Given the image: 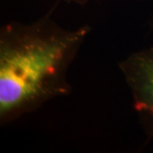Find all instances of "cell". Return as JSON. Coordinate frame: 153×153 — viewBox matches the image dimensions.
Masks as SVG:
<instances>
[{
	"mask_svg": "<svg viewBox=\"0 0 153 153\" xmlns=\"http://www.w3.org/2000/svg\"><path fill=\"white\" fill-rule=\"evenodd\" d=\"M92 27L66 29L52 11L30 23L0 28V125L12 123L70 94L68 71Z\"/></svg>",
	"mask_w": 153,
	"mask_h": 153,
	"instance_id": "1",
	"label": "cell"
},
{
	"mask_svg": "<svg viewBox=\"0 0 153 153\" xmlns=\"http://www.w3.org/2000/svg\"><path fill=\"white\" fill-rule=\"evenodd\" d=\"M68 4H79V5H84L87 3H88L90 0H61Z\"/></svg>",
	"mask_w": 153,
	"mask_h": 153,
	"instance_id": "3",
	"label": "cell"
},
{
	"mask_svg": "<svg viewBox=\"0 0 153 153\" xmlns=\"http://www.w3.org/2000/svg\"><path fill=\"white\" fill-rule=\"evenodd\" d=\"M118 69L129 88L143 129L153 140V46L128 55L118 63Z\"/></svg>",
	"mask_w": 153,
	"mask_h": 153,
	"instance_id": "2",
	"label": "cell"
}]
</instances>
